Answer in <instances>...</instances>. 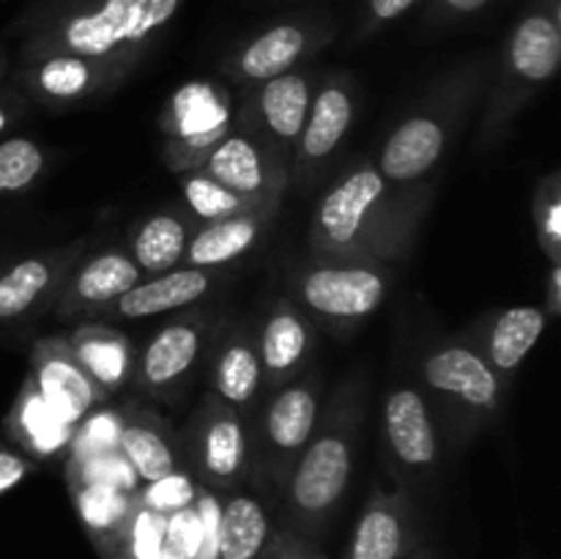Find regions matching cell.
Masks as SVG:
<instances>
[{
  "label": "cell",
  "instance_id": "8fae6325",
  "mask_svg": "<svg viewBox=\"0 0 561 559\" xmlns=\"http://www.w3.org/2000/svg\"><path fill=\"white\" fill-rule=\"evenodd\" d=\"M236 104L219 80H190L175 88L159 115L162 159L173 173H190L233 132Z\"/></svg>",
  "mask_w": 561,
  "mask_h": 559
},
{
  "label": "cell",
  "instance_id": "f1b7e54d",
  "mask_svg": "<svg viewBox=\"0 0 561 559\" xmlns=\"http://www.w3.org/2000/svg\"><path fill=\"white\" fill-rule=\"evenodd\" d=\"M71 356L80 362L93 384L102 389L107 398L124 392L135 373V345L118 329L107 327L102 321H88L82 327L64 334Z\"/></svg>",
  "mask_w": 561,
  "mask_h": 559
},
{
  "label": "cell",
  "instance_id": "c3c4849f",
  "mask_svg": "<svg viewBox=\"0 0 561 559\" xmlns=\"http://www.w3.org/2000/svg\"><path fill=\"white\" fill-rule=\"evenodd\" d=\"M0 272H3V261H0Z\"/></svg>",
  "mask_w": 561,
  "mask_h": 559
},
{
  "label": "cell",
  "instance_id": "e575fe53",
  "mask_svg": "<svg viewBox=\"0 0 561 559\" xmlns=\"http://www.w3.org/2000/svg\"><path fill=\"white\" fill-rule=\"evenodd\" d=\"M535 233L548 263H561V173L551 170L542 175L531 197Z\"/></svg>",
  "mask_w": 561,
  "mask_h": 559
},
{
  "label": "cell",
  "instance_id": "52a82bcc",
  "mask_svg": "<svg viewBox=\"0 0 561 559\" xmlns=\"http://www.w3.org/2000/svg\"><path fill=\"white\" fill-rule=\"evenodd\" d=\"M323 409V381L316 370L272 389L247 417V480L277 499L288 471L310 442Z\"/></svg>",
  "mask_w": 561,
  "mask_h": 559
},
{
  "label": "cell",
  "instance_id": "f35d334b",
  "mask_svg": "<svg viewBox=\"0 0 561 559\" xmlns=\"http://www.w3.org/2000/svg\"><path fill=\"white\" fill-rule=\"evenodd\" d=\"M201 515L197 507L179 510L164 518V557L168 559H195L197 546H201Z\"/></svg>",
  "mask_w": 561,
  "mask_h": 559
},
{
  "label": "cell",
  "instance_id": "ac0fdd59",
  "mask_svg": "<svg viewBox=\"0 0 561 559\" xmlns=\"http://www.w3.org/2000/svg\"><path fill=\"white\" fill-rule=\"evenodd\" d=\"M197 170L255 206L277 208L288 195V170L250 132L233 126Z\"/></svg>",
  "mask_w": 561,
  "mask_h": 559
},
{
  "label": "cell",
  "instance_id": "1f68e13d",
  "mask_svg": "<svg viewBox=\"0 0 561 559\" xmlns=\"http://www.w3.org/2000/svg\"><path fill=\"white\" fill-rule=\"evenodd\" d=\"M272 535L274 526L261 497L241 488L222 493L217 559H261Z\"/></svg>",
  "mask_w": 561,
  "mask_h": 559
},
{
  "label": "cell",
  "instance_id": "f6af8a7d",
  "mask_svg": "<svg viewBox=\"0 0 561 559\" xmlns=\"http://www.w3.org/2000/svg\"><path fill=\"white\" fill-rule=\"evenodd\" d=\"M546 316H561V263H548V288H546Z\"/></svg>",
  "mask_w": 561,
  "mask_h": 559
},
{
  "label": "cell",
  "instance_id": "3957f363",
  "mask_svg": "<svg viewBox=\"0 0 561 559\" xmlns=\"http://www.w3.org/2000/svg\"><path fill=\"white\" fill-rule=\"evenodd\" d=\"M365 414L367 373L354 370L323 403L321 420L279 491L285 529L316 540L332 524L354 477Z\"/></svg>",
  "mask_w": 561,
  "mask_h": 559
},
{
  "label": "cell",
  "instance_id": "5bb4252c",
  "mask_svg": "<svg viewBox=\"0 0 561 559\" xmlns=\"http://www.w3.org/2000/svg\"><path fill=\"white\" fill-rule=\"evenodd\" d=\"M181 436L184 469L197 486L217 493L236 491L247 482V420L208 389L192 411Z\"/></svg>",
  "mask_w": 561,
  "mask_h": 559
},
{
  "label": "cell",
  "instance_id": "4316f807",
  "mask_svg": "<svg viewBox=\"0 0 561 559\" xmlns=\"http://www.w3.org/2000/svg\"><path fill=\"white\" fill-rule=\"evenodd\" d=\"M5 436L33 464H58L66 460L75 438V427L53 414L31 378L25 376L9 414H5Z\"/></svg>",
  "mask_w": 561,
  "mask_h": 559
},
{
  "label": "cell",
  "instance_id": "7a4b0ae2",
  "mask_svg": "<svg viewBox=\"0 0 561 559\" xmlns=\"http://www.w3.org/2000/svg\"><path fill=\"white\" fill-rule=\"evenodd\" d=\"M184 0H33L16 16V60L82 55L140 66L162 42Z\"/></svg>",
  "mask_w": 561,
  "mask_h": 559
},
{
  "label": "cell",
  "instance_id": "ba28073f",
  "mask_svg": "<svg viewBox=\"0 0 561 559\" xmlns=\"http://www.w3.org/2000/svg\"><path fill=\"white\" fill-rule=\"evenodd\" d=\"M394 272L387 263L310 258L290 274V299L316 327L334 334L362 327L392 294Z\"/></svg>",
  "mask_w": 561,
  "mask_h": 559
},
{
  "label": "cell",
  "instance_id": "d590c367",
  "mask_svg": "<svg viewBox=\"0 0 561 559\" xmlns=\"http://www.w3.org/2000/svg\"><path fill=\"white\" fill-rule=\"evenodd\" d=\"M118 409H110L107 403H102L75 427V438H71V449L66 458H91V455L118 453Z\"/></svg>",
  "mask_w": 561,
  "mask_h": 559
},
{
  "label": "cell",
  "instance_id": "b9f144b4",
  "mask_svg": "<svg viewBox=\"0 0 561 559\" xmlns=\"http://www.w3.org/2000/svg\"><path fill=\"white\" fill-rule=\"evenodd\" d=\"M261 559H329V557L316 546V540L301 537L296 535V532L279 526V529H274L272 540H268L266 551L261 554Z\"/></svg>",
  "mask_w": 561,
  "mask_h": 559
},
{
  "label": "cell",
  "instance_id": "2e32d148",
  "mask_svg": "<svg viewBox=\"0 0 561 559\" xmlns=\"http://www.w3.org/2000/svg\"><path fill=\"white\" fill-rule=\"evenodd\" d=\"M137 66L82 55H38L20 60L14 69V85L31 104L44 110H69L91 99L104 96L124 85Z\"/></svg>",
  "mask_w": 561,
  "mask_h": 559
},
{
  "label": "cell",
  "instance_id": "7bdbcfd3",
  "mask_svg": "<svg viewBox=\"0 0 561 559\" xmlns=\"http://www.w3.org/2000/svg\"><path fill=\"white\" fill-rule=\"evenodd\" d=\"M33 471H36V464H33L31 458H25L20 449L0 444V497L14 491L20 482H25L27 477L33 475Z\"/></svg>",
  "mask_w": 561,
  "mask_h": 559
},
{
  "label": "cell",
  "instance_id": "8d00e7d4",
  "mask_svg": "<svg viewBox=\"0 0 561 559\" xmlns=\"http://www.w3.org/2000/svg\"><path fill=\"white\" fill-rule=\"evenodd\" d=\"M164 557V515L137 502L115 557L110 559H162Z\"/></svg>",
  "mask_w": 561,
  "mask_h": 559
},
{
  "label": "cell",
  "instance_id": "60d3db41",
  "mask_svg": "<svg viewBox=\"0 0 561 559\" xmlns=\"http://www.w3.org/2000/svg\"><path fill=\"white\" fill-rule=\"evenodd\" d=\"M491 3L493 0H425L422 27L425 31H447V27L463 25V22L480 16Z\"/></svg>",
  "mask_w": 561,
  "mask_h": 559
},
{
  "label": "cell",
  "instance_id": "f546056e",
  "mask_svg": "<svg viewBox=\"0 0 561 559\" xmlns=\"http://www.w3.org/2000/svg\"><path fill=\"white\" fill-rule=\"evenodd\" d=\"M66 486H69L77 518L96 546L99 557H115L121 537H124L131 513L137 507L135 493H126L124 488L99 480H69Z\"/></svg>",
  "mask_w": 561,
  "mask_h": 559
},
{
  "label": "cell",
  "instance_id": "30bf717a",
  "mask_svg": "<svg viewBox=\"0 0 561 559\" xmlns=\"http://www.w3.org/2000/svg\"><path fill=\"white\" fill-rule=\"evenodd\" d=\"M337 38V22L329 14H290L250 33L219 60V71L233 88L261 85L301 69Z\"/></svg>",
  "mask_w": 561,
  "mask_h": 559
},
{
  "label": "cell",
  "instance_id": "e0dca14e",
  "mask_svg": "<svg viewBox=\"0 0 561 559\" xmlns=\"http://www.w3.org/2000/svg\"><path fill=\"white\" fill-rule=\"evenodd\" d=\"M88 241L75 239L55 250L36 252L0 272V323L14 327L53 310L71 269L85 258Z\"/></svg>",
  "mask_w": 561,
  "mask_h": 559
},
{
  "label": "cell",
  "instance_id": "bcb514c9",
  "mask_svg": "<svg viewBox=\"0 0 561 559\" xmlns=\"http://www.w3.org/2000/svg\"><path fill=\"white\" fill-rule=\"evenodd\" d=\"M5 75H9V53L0 44V80H5Z\"/></svg>",
  "mask_w": 561,
  "mask_h": 559
},
{
  "label": "cell",
  "instance_id": "603a6c76",
  "mask_svg": "<svg viewBox=\"0 0 561 559\" xmlns=\"http://www.w3.org/2000/svg\"><path fill=\"white\" fill-rule=\"evenodd\" d=\"M222 280L225 272L195 266H179L162 274H151V277H142L140 283L131 285L107 310L99 312V318L102 321H142V318L186 310V307H195L197 301L214 294Z\"/></svg>",
  "mask_w": 561,
  "mask_h": 559
},
{
  "label": "cell",
  "instance_id": "ee69618b",
  "mask_svg": "<svg viewBox=\"0 0 561 559\" xmlns=\"http://www.w3.org/2000/svg\"><path fill=\"white\" fill-rule=\"evenodd\" d=\"M27 99L22 96L20 88L14 82L0 80V137L27 113Z\"/></svg>",
  "mask_w": 561,
  "mask_h": 559
},
{
  "label": "cell",
  "instance_id": "9a60e30c",
  "mask_svg": "<svg viewBox=\"0 0 561 559\" xmlns=\"http://www.w3.org/2000/svg\"><path fill=\"white\" fill-rule=\"evenodd\" d=\"M318 85V71L301 69L279 75L261 85L244 88L236 104V126L250 132L266 151L290 170L296 140L305 126L307 110H310L312 93Z\"/></svg>",
  "mask_w": 561,
  "mask_h": 559
},
{
  "label": "cell",
  "instance_id": "d6a6232c",
  "mask_svg": "<svg viewBox=\"0 0 561 559\" xmlns=\"http://www.w3.org/2000/svg\"><path fill=\"white\" fill-rule=\"evenodd\" d=\"M181 206L192 214V219H195L197 225L239 217V214L257 212V208H268L244 201V197L230 192L228 186L214 181L211 175H206L203 170L181 173ZM272 212H277V208H272Z\"/></svg>",
  "mask_w": 561,
  "mask_h": 559
},
{
  "label": "cell",
  "instance_id": "5b68a950",
  "mask_svg": "<svg viewBox=\"0 0 561 559\" xmlns=\"http://www.w3.org/2000/svg\"><path fill=\"white\" fill-rule=\"evenodd\" d=\"M561 64V0H531L491 66L477 121V153L496 151L520 110L553 82Z\"/></svg>",
  "mask_w": 561,
  "mask_h": 559
},
{
  "label": "cell",
  "instance_id": "7dc6e473",
  "mask_svg": "<svg viewBox=\"0 0 561 559\" xmlns=\"http://www.w3.org/2000/svg\"><path fill=\"white\" fill-rule=\"evenodd\" d=\"M409 559H427V557H425V551H422V548H420V551H414V554H411Z\"/></svg>",
  "mask_w": 561,
  "mask_h": 559
},
{
  "label": "cell",
  "instance_id": "6da1fadb",
  "mask_svg": "<svg viewBox=\"0 0 561 559\" xmlns=\"http://www.w3.org/2000/svg\"><path fill=\"white\" fill-rule=\"evenodd\" d=\"M431 201L433 184L398 186L370 157H356L316 201L307 244L312 258L392 266L414 250Z\"/></svg>",
  "mask_w": 561,
  "mask_h": 559
},
{
  "label": "cell",
  "instance_id": "d6986e66",
  "mask_svg": "<svg viewBox=\"0 0 561 559\" xmlns=\"http://www.w3.org/2000/svg\"><path fill=\"white\" fill-rule=\"evenodd\" d=\"M263 370V395L310 370L318 345V327L290 296H279L263 312L255 329Z\"/></svg>",
  "mask_w": 561,
  "mask_h": 559
},
{
  "label": "cell",
  "instance_id": "4fadbf2b",
  "mask_svg": "<svg viewBox=\"0 0 561 559\" xmlns=\"http://www.w3.org/2000/svg\"><path fill=\"white\" fill-rule=\"evenodd\" d=\"M214 318L203 310L173 316L137 351L129 389L157 403L179 406L211 345Z\"/></svg>",
  "mask_w": 561,
  "mask_h": 559
},
{
  "label": "cell",
  "instance_id": "836d02e7",
  "mask_svg": "<svg viewBox=\"0 0 561 559\" xmlns=\"http://www.w3.org/2000/svg\"><path fill=\"white\" fill-rule=\"evenodd\" d=\"M47 148L31 137L0 140V195H20L31 190L47 170Z\"/></svg>",
  "mask_w": 561,
  "mask_h": 559
},
{
  "label": "cell",
  "instance_id": "7402d4cb",
  "mask_svg": "<svg viewBox=\"0 0 561 559\" xmlns=\"http://www.w3.org/2000/svg\"><path fill=\"white\" fill-rule=\"evenodd\" d=\"M140 280L142 272L126 250L107 247V250L93 252L71 269L69 280L53 305L55 318L75 321V318L99 316Z\"/></svg>",
  "mask_w": 561,
  "mask_h": 559
},
{
  "label": "cell",
  "instance_id": "74e56055",
  "mask_svg": "<svg viewBox=\"0 0 561 559\" xmlns=\"http://www.w3.org/2000/svg\"><path fill=\"white\" fill-rule=\"evenodd\" d=\"M195 499H197V482L186 469L173 471V475L162 477V480L146 482V486L137 491V502H140L142 507L153 510V513L164 515V518H168L170 513H179V510L192 507Z\"/></svg>",
  "mask_w": 561,
  "mask_h": 559
},
{
  "label": "cell",
  "instance_id": "cb8c5ba5",
  "mask_svg": "<svg viewBox=\"0 0 561 559\" xmlns=\"http://www.w3.org/2000/svg\"><path fill=\"white\" fill-rule=\"evenodd\" d=\"M211 343L214 345H208L211 392L233 406L247 420L263 398V370L255 329L244 321L217 327Z\"/></svg>",
  "mask_w": 561,
  "mask_h": 559
},
{
  "label": "cell",
  "instance_id": "8992f818",
  "mask_svg": "<svg viewBox=\"0 0 561 559\" xmlns=\"http://www.w3.org/2000/svg\"><path fill=\"white\" fill-rule=\"evenodd\" d=\"M414 370L436 411L444 442L455 447L499 420L513 387L463 338L436 340L422 349Z\"/></svg>",
  "mask_w": 561,
  "mask_h": 559
},
{
  "label": "cell",
  "instance_id": "277c9868",
  "mask_svg": "<svg viewBox=\"0 0 561 559\" xmlns=\"http://www.w3.org/2000/svg\"><path fill=\"white\" fill-rule=\"evenodd\" d=\"M491 55H474L449 66L394 124L373 162L398 186L431 184L458 142L491 80Z\"/></svg>",
  "mask_w": 561,
  "mask_h": 559
},
{
  "label": "cell",
  "instance_id": "ffe728a7",
  "mask_svg": "<svg viewBox=\"0 0 561 559\" xmlns=\"http://www.w3.org/2000/svg\"><path fill=\"white\" fill-rule=\"evenodd\" d=\"M420 551V515L409 491L376 482L343 559H409Z\"/></svg>",
  "mask_w": 561,
  "mask_h": 559
},
{
  "label": "cell",
  "instance_id": "44dd1931",
  "mask_svg": "<svg viewBox=\"0 0 561 559\" xmlns=\"http://www.w3.org/2000/svg\"><path fill=\"white\" fill-rule=\"evenodd\" d=\"M27 378L42 395L44 403L53 409V414L71 427L80 425L93 409L107 403V395L88 378L80 362L71 356L64 334L42 338L33 343Z\"/></svg>",
  "mask_w": 561,
  "mask_h": 559
},
{
  "label": "cell",
  "instance_id": "4dcf8cb0",
  "mask_svg": "<svg viewBox=\"0 0 561 559\" xmlns=\"http://www.w3.org/2000/svg\"><path fill=\"white\" fill-rule=\"evenodd\" d=\"M197 223L184 206H168L142 219L129 239V258L137 263L142 277L179 269L186 244Z\"/></svg>",
  "mask_w": 561,
  "mask_h": 559
},
{
  "label": "cell",
  "instance_id": "d4e9b609",
  "mask_svg": "<svg viewBox=\"0 0 561 559\" xmlns=\"http://www.w3.org/2000/svg\"><path fill=\"white\" fill-rule=\"evenodd\" d=\"M548 321H551V318L546 316L542 307H507V310L488 312L482 321H477V327H471L469 332L460 334V338L469 340V343L480 351L482 360H485L504 381L513 384V378L518 376L520 365L526 362L529 351L535 349L537 340L546 332Z\"/></svg>",
  "mask_w": 561,
  "mask_h": 559
},
{
  "label": "cell",
  "instance_id": "83f0119b",
  "mask_svg": "<svg viewBox=\"0 0 561 559\" xmlns=\"http://www.w3.org/2000/svg\"><path fill=\"white\" fill-rule=\"evenodd\" d=\"M277 214L279 212H272V208H257V212L239 214V217L197 225L190 236L181 266L222 272L225 266L247 258L261 244Z\"/></svg>",
  "mask_w": 561,
  "mask_h": 559
},
{
  "label": "cell",
  "instance_id": "9c48e42d",
  "mask_svg": "<svg viewBox=\"0 0 561 559\" xmlns=\"http://www.w3.org/2000/svg\"><path fill=\"white\" fill-rule=\"evenodd\" d=\"M359 110V82L351 71L334 69L318 75L316 93L305 126L296 140L288 170V192L310 195L332 175Z\"/></svg>",
  "mask_w": 561,
  "mask_h": 559
},
{
  "label": "cell",
  "instance_id": "ab89813d",
  "mask_svg": "<svg viewBox=\"0 0 561 559\" xmlns=\"http://www.w3.org/2000/svg\"><path fill=\"white\" fill-rule=\"evenodd\" d=\"M420 3H425V0H365L359 11V22L354 27V42H367V38L378 36L389 25L403 20Z\"/></svg>",
  "mask_w": 561,
  "mask_h": 559
},
{
  "label": "cell",
  "instance_id": "7c38bea8",
  "mask_svg": "<svg viewBox=\"0 0 561 559\" xmlns=\"http://www.w3.org/2000/svg\"><path fill=\"white\" fill-rule=\"evenodd\" d=\"M381 436L389 469L403 491L436 482L444 464V433L420 384L405 381L389 389L381 409Z\"/></svg>",
  "mask_w": 561,
  "mask_h": 559
},
{
  "label": "cell",
  "instance_id": "484cf974",
  "mask_svg": "<svg viewBox=\"0 0 561 559\" xmlns=\"http://www.w3.org/2000/svg\"><path fill=\"white\" fill-rule=\"evenodd\" d=\"M118 453L124 455V460L131 466L142 486L184 469L181 436L159 411L146 409L142 403L131 400L124 409H118Z\"/></svg>",
  "mask_w": 561,
  "mask_h": 559
},
{
  "label": "cell",
  "instance_id": "681fc988",
  "mask_svg": "<svg viewBox=\"0 0 561 559\" xmlns=\"http://www.w3.org/2000/svg\"><path fill=\"white\" fill-rule=\"evenodd\" d=\"M162 559H168V557H162Z\"/></svg>",
  "mask_w": 561,
  "mask_h": 559
}]
</instances>
